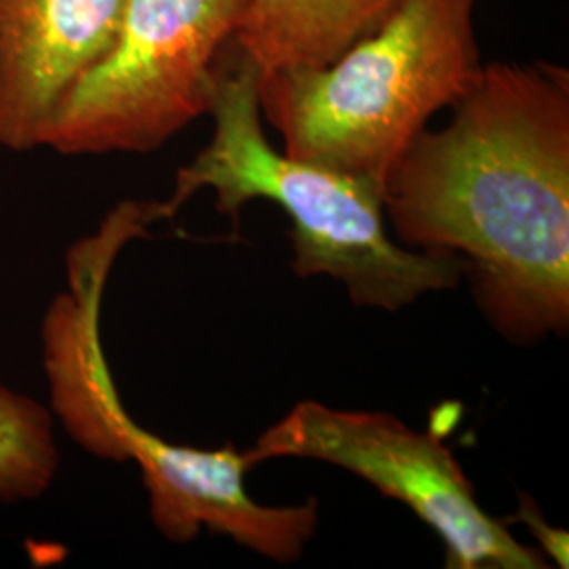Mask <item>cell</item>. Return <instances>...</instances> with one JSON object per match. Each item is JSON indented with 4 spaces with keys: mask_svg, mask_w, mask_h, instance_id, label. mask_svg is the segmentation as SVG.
Segmentation results:
<instances>
[{
    "mask_svg": "<svg viewBox=\"0 0 569 569\" xmlns=\"http://www.w3.org/2000/svg\"><path fill=\"white\" fill-rule=\"evenodd\" d=\"M397 243L467 264L500 336L536 345L569 329V72L483 63L441 129H425L385 188Z\"/></svg>",
    "mask_w": 569,
    "mask_h": 569,
    "instance_id": "obj_1",
    "label": "cell"
},
{
    "mask_svg": "<svg viewBox=\"0 0 569 569\" xmlns=\"http://www.w3.org/2000/svg\"><path fill=\"white\" fill-rule=\"evenodd\" d=\"M157 222L154 203H122L102 228L68 256V289L42 321V366L51 413L84 451L110 462H136L150 519L173 545L203 529L232 538L270 561L293 563L319 528L315 498L266 507L244 488L243 451L234 446H173L140 427L124 409L102 345V300L122 247Z\"/></svg>",
    "mask_w": 569,
    "mask_h": 569,
    "instance_id": "obj_2",
    "label": "cell"
},
{
    "mask_svg": "<svg viewBox=\"0 0 569 569\" xmlns=\"http://www.w3.org/2000/svg\"><path fill=\"white\" fill-rule=\"evenodd\" d=\"M232 51L209 110L213 138L178 171L171 197L159 203L161 218L171 220L197 192L213 190L216 209L237 226L244 204L264 199L291 220L293 272L300 279L331 277L359 308L399 312L422 296L453 289L467 274L465 260L392 241L382 190L270 146L258 96L260 72L237 47Z\"/></svg>",
    "mask_w": 569,
    "mask_h": 569,
    "instance_id": "obj_3",
    "label": "cell"
},
{
    "mask_svg": "<svg viewBox=\"0 0 569 569\" xmlns=\"http://www.w3.org/2000/svg\"><path fill=\"white\" fill-rule=\"evenodd\" d=\"M477 0H399L367 37L323 68L260 74L262 119L283 152L387 188L428 121L483 70Z\"/></svg>",
    "mask_w": 569,
    "mask_h": 569,
    "instance_id": "obj_4",
    "label": "cell"
},
{
    "mask_svg": "<svg viewBox=\"0 0 569 569\" xmlns=\"http://www.w3.org/2000/svg\"><path fill=\"white\" fill-rule=\"evenodd\" d=\"M249 0H129L112 51L61 103L44 146L146 154L209 114Z\"/></svg>",
    "mask_w": 569,
    "mask_h": 569,
    "instance_id": "obj_5",
    "label": "cell"
},
{
    "mask_svg": "<svg viewBox=\"0 0 569 569\" xmlns=\"http://www.w3.org/2000/svg\"><path fill=\"white\" fill-rule=\"evenodd\" d=\"M253 468L268 460H317L366 479L413 510L446 545V568L542 569L547 557L489 517L453 453L439 439L382 411H348L302 401L243 451Z\"/></svg>",
    "mask_w": 569,
    "mask_h": 569,
    "instance_id": "obj_6",
    "label": "cell"
},
{
    "mask_svg": "<svg viewBox=\"0 0 569 569\" xmlns=\"http://www.w3.org/2000/svg\"><path fill=\"white\" fill-rule=\"evenodd\" d=\"M129 0H0V143L41 148L61 103L112 51Z\"/></svg>",
    "mask_w": 569,
    "mask_h": 569,
    "instance_id": "obj_7",
    "label": "cell"
},
{
    "mask_svg": "<svg viewBox=\"0 0 569 569\" xmlns=\"http://www.w3.org/2000/svg\"><path fill=\"white\" fill-rule=\"evenodd\" d=\"M399 0H249L234 47L258 72L323 68L367 37Z\"/></svg>",
    "mask_w": 569,
    "mask_h": 569,
    "instance_id": "obj_8",
    "label": "cell"
},
{
    "mask_svg": "<svg viewBox=\"0 0 569 569\" xmlns=\"http://www.w3.org/2000/svg\"><path fill=\"white\" fill-rule=\"evenodd\" d=\"M58 470L53 413L0 382V502L41 498Z\"/></svg>",
    "mask_w": 569,
    "mask_h": 569,
    "instance_id": "obj_9",
    "label": "cell"
},
{
    "mask_svg": "<svg viewBox=\"0 0 569 569\" xmlns=\"http://www.w3.org/2000/svg\"><path fill=\"white\" fill-rule=\"evenodd\" d=\"M510 523L512 521H521L528 526L531 536L538 540V545L545 549V557L552 559L559 568H568L569 557V538L566 529L552 528L547 523L545 515L538 510V507L533 505V500L521 493L519 498V509L517 515L510 517Z\"/></svg>",
    "mask_w": 569,
    "mask_h": 569,
    "instance_id": "obj_10",
    "label": "cell"
}]
</instances>
